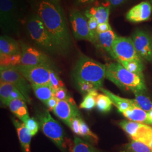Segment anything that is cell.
I'll return each instance as SVG.
<instances>
[{
  "label": "cell",
  "instance_id": "obj_1",
  "mask_svg": "<svg viewBox=\"0 0 152 152\" xmlns=\"http://www.w3.org/2000/svg\"><path fill=\"white\" fill-rule=\"evenodd\" d=\"M31 6L48 30L59 54H67L72 48V41L61 5L50 0H32Z\"/></svg>",
  "mask_w": 152,
  "mask_h": 152
},
{
  "label": "cell",
  "instance_id": "obj_2",
  "mask_svg": "<svg viewBox=\"0 0 152 152\" xmlns=\"http://www.w3.org/2000/svg\"><path fill=\"white\" fill-rule=\"evenodd\" d=\"M106 65V78L125 91L143 92L147 90L144 77L127 71L118 62Z\"/></svg>",
  "mask_w": 152,
  "mask_h": 152
},
{
  "label": "cell",
  "instance_id": "obj_3",
  "mask_svg": "<svg viewBox=\"0 0 152 152\" xmlns=\"http://www.w3.org/2000/svg\"><path fill=\"white\" fill-rule=\"evenodd\" d=\"M106 65L81 55L75 65L73 77L76 83L87 82L102 88L106 78Z\"/></svg>",
  "mask_w": 152,
  "mask_h": 152
},
{
  "label": "cell",
  "instance_id": "obj_4",
  "mask_svg": "<svg viewBox=\"0 0 152 152\" xmlns=\"http://www.w3.org/2000/svg\"><path fill=\"white\" fill-rule=\"evenodd\" d=\"M24 15L22 0H0V27L6 35L19 32Z\"/></svg>",
  "mask_w": 152,
  "mask_h": 152
},
{
  "label": "cell",
  "instance_id": "obj_5",
  "mask_svg": "<svg viewBox=\"0 0 152 152\" xmlns=\"http://www.w3.org/2000/svg\"><path fill=\"white\" fill-rule=\"evenodd\" d=\"M26 28L28 36L39 48L51 54H59L48 30L39 16L34 12L27 18Z\"/></svg>",
  "mask_w": 152,
  "mask_h": 152
},
{
  "label": "cell",
  "instance_id": "obj_6",
  "mask_svg": "<svg viewBox=\"0 0 152 152\" xmlns=\"http://www.w3.org/2000/svg\"><path fill=\"white\" fill-rule=\"evenodd\" d=\"M69 16L73 37L77 39L86 40L95 45L97 35L91 32L87 18L84 14L77 9H72L69 12Z\"/></svg>",
  "mask_w": 152,
  "mask_h": 152
},
{
  "label": "cell",
  "instance_id": "obj_7",
  "mask_svg": "<svg viewBox=\"0 0 152 152\" xmlns=\"http://www.w3.org/2000/svg\"><path fill=\"white\" fill-rule=\"evenodd\" d=\"M38 118L44 134L63 151L64 148V133L60 124L51 117L48 110L39 114Z\"/></svg>",
  "mask_w": 152,
  "mask_h": 152
},
{
  "label": "cell",
  "instance_id": "obj_8",
  "mask_svg": "<svg viewBox=\"0 0 152 152\" xmlns=\"http://www.w3.org/2000/svg\"><path fill=\"white\" fill-rule=\"evenodd\" d=\"M1 81L12 84L22 93L28 103H31L30 92L32 86L29 85L26 78L15 67H2L0 71Z\"/></svg>",
  "mask_w": 152,
  "mask_h": 152
},
{
  "label": "cell",
  "instance_id": "obj_9",
  "mask_svg": "<svg viewBox=\"0 0 152 152\" xmlns=\"http://www.w3.org/2000/svg\"><path fill=\"white\" fill-rule=\"evenodd\" d=\"M114 59L117 61L137 60L142 61L141 57L136 51L132 39L130 37H115L112 45Z\"/></svg>",
  "mask_w": 152,
  "mask_h": 152
},
{
  "label": "cell",
  "instance_id": "obj_10",
  "mask_svg": "<svg viewBox=\"0 0 152 152\" xmlns=\"http://www.w3.org/2000/svg\"><path fill=\"white\" fill-rule=\"evenodd\" d=\"M16 68L28 81L35 85H49L50 70L53 68L49 65L24 66L19 65Z\"/></svg>",
  "mask_w": 152,
  "mask_h": 152
},
{
  "label": "cell",
  "instance_id": "obj_11",
  "mask_svg": "<svg viewBox=\"0 0 152 152\" xmlns=\"http://www.w3.org/2000/svg\"><path fill=\"white\" fill-rule=\"evenodd\" d=\"M22 59L20 65L24 66L49 65L53 67V63L45 53L28 44L20 42Z\"/></svg>",
  "mask_w": 152,
  "mask_h": 152
},
{
  "label": "cell",
  "instance_id": "obj_12",
  "mask_svg": "<svg viewBox=\"0 0 152 152\" xmlns=\"http://www.w3.org/2000/svg\"><path fill=\"white\" fill-rule=\"evenodd\" d=\"M136 51L141 59L152 60V38L146 32L137 29L132 36Z\"/></svg>",
  "mask_w": 152,
  "mask_h": 152
},
{
  "label": "cell",
  "instance_id": "obj_13",
  "mask_svg": "<svg viewBox=\"0 0 152 152\" xmlns=\"http://www.w3.org/2000/svg\"><path fill=\"white\" fill-rule=\"evenodd\" d=\"M152 6L148 1H143L132 7L126 15L129 22L140 23L148 20L152 14Z\"/></svg>",
  "mask_w": 152,
  "mask_h": 152
},
{
  "label": "cell",
  "instance_id": "obj_14",
  "mask_svg": "<svg viewBox=\"0 0 152 152\" xmlns=\"http://www.w3.org/2000/svg\"><path fill=\"white\" fill-rule=\"evenodd\" d=\"M54 114L65 124L73 117H79L80 112L76 107L73 100L70 98L68 100H59L53 110Z\"/></svg>",
  "mask_w": 152,
  "mask_h": 152
},
{
  "label": "cell",
  "instance_id": "obj_15",
  "mask_svg": "<svg viewBox=\"0 0 152 152\" xmlns=\"http://www.w3.org/2000/svg\"><path fill=\"white\" fill-rule=\"evenodd\" d=\"M100 90L110 98L113 104L117 107L121 113L132 107L139 108L135 99H129L121 98L102 87L100 89Z\"/></svg>",
  "mask_w": 152,
  "mask_h": 152
},
{
  "label": "cell",
  "instance_id": "obj_16",
  "mask_svg": "<svg viewBox=\"0 0 152 152\" xmlns=\"http://www.w3.org/2000/svg\"><path fill=\"white\" fill-rule=\"evenodd\" d=\"M22 53L20 45L8 35L0 37V55H11Z\"/></svg>",
  "mask_w": 152,
  "mask_h": 152
},
{
  "label": "cell",
  "instance_id": "obj_17",
  "mask_svg": "<svg viewBox=\"0 0 152 152\" xmlns=\"http://www.w3.org/2000/svg\"><path fill=\"white\" fill-rule=\"evenodd\" d=\"M16 128L18 137L24 152H31V142L32 135L24 123L20 122L16 119H12Z\"/></svg>",
  "mask_w": 152,
  "mask_h": 152
},
{
  "label": "cell",
  "instance_id": "obj_18",
  "mask_svg": "<svg viewBox=\"0 0 152 152\" xmlns=\"http://www.w3.org/2000/svg\"><path fill=\"white\" fill-rule=\"evenodd\" d=\"M116 37L117 36L112 29L106 32L99 33H97L96 42L95 45L103 49L114 58L112 47Z\"/></svg>",
  "mask_w": 152,
  "mask_h": 152
},
{
  "label": "cell",
  "instance_id": "obj_19",
  "mask_svg": "<svg viewBox=\"0 0 152 152\" xmlns=\"http://www.w3.org/2000/svg\"><path fill=\"white\" fill-rule=\"evenodd\" d=\"M125 117L132 121L152 125V121L147 112L139 107H132L121 113Z\"/></svg>",
  "mask_w": 152,
  "mask_h": 152
},
{
  "label": "cell",
  "instance_id": "obj_20",
  "mask_svg": "<svg viewBox=\"0 0 152 152\" xmlns=\"http://www.w3.org/2000/svg\"><path fill=\"white\" fill-rule=\"evenodd\" d=\"M83 14L87 18L90 16L95 18L99 24L109 23L110 8L104 5L94 6L86 10Z\"/></svg>",
  "mask_w": 152,
  "mask_h": 152
},
{
  "label": "cell",
  "instance_id": "obj_21",
  "mask_svg": "<svg viewBox=\"0 0 152 152\" xmlns=\"http://www.w3.org/2000/svg\"><path fill=\"white\" fill-rule=\"evenodd\" d=\"M7 106L9 107L11 112L22 121L29 117L26 101L22 99H16L12 100L8 103Z\"/></svg>",
  "mask_w": 152,
  "mask_h": 152
},
{
  "label": "cell",
  "instance_id": "obj_22",
  "mask_svg": "<svg viewBox=\"0 0 152 152\" xmlns=\"http://www.w3.org/2000/svg\"><path fill=\"white\" fill-rule=\"evenodd\" d=\"M31 86L36 96L44 104L54 96V90L50 85L31 84Z\"/></svg>",
  "mask_w": 152,
  "mask_h": 152
},
{
  "label": "cell",
  "instance_id": "obj_23",
  "mask_svg": "<svg viewBox=\"0 0 152 152\" xmlns=\"http://www.w3.org/2000/svg\"><path fill=\"white\" fill-rule=\"evenodd\" d=\"M132 139L140 141L149 146L152 140V127L141 124Z\"/></svg>",
  "mask_w": 152,
  "mask_h": 152
},
{
  "label": "cell",
  "instance_id": "obj_24",
  "mask_svg": "<svg viewBox=\"0 0 152 152\" xmlns=\"http://www.w3.org/2000/svg\"><path fill=\"white\" fill-rule=\"evenodd\" d=\"M121 152H152V149L142 142L132 140L125 145Z\"/></svg>",
  "mask_w": 152,
  "mask_h": 152
},
{
  "label": "cell",
  "instance_id": "obj_25",
  "mask_svg": "<svg viewBox=\"0 0 152 152\" xmlns=\"http://www.w3.org/2000/svg\"><path fill=\"white\" fill-rule=\"evenodd\" d=\"M120 63L125 69L127 71L133 73L136 75L144 77L143 69L144 66L142 61L137 60H130V61H117Z\"/></svg>",
  "mask_w": 152,
  "mask_h": 152
},
{
  "label": "cell",
  "instance_id": "obj_26",
  "mask_svg": "<svg viewBox=\"0 0 152 152\" xmlns=\"http://www.w3.org/2000/svg\"><path fill=\"white\" fill-rule=\"evenodd\" d=\"M22 59V53L17 54L5 55H0L1 68L2 67H15L20 65Z\"/></svg>",
  "mask_w": 152,
  "mask_h": 152
},
{
  "label": "cell",
  "instance_id": "obj_27",
  "mask_svg": "<svg viewBox=\"0 0 152 152\" xmlns=\"http://www.w3.org/2000/svg\"><path fill=\"white\" fill-rule=\"evenodd\" d=\"M16 87L12 84L9 82L1 81L0 82V98L2 103L7 105L10 101V97L11 92Z\"/></svg>",
  "mask_w": 152,
  "mask_h": 152
},
{
  "label": "cell",
  "instance_id": "obj_28",
  "mask_svg": "<svg viewBox=\"0 0 152 152\" xmlns=\"http://www.w3.org/2000/svg\"><path fill=\"white\" fill-rule=\"evenodd\" d=\"M112 101L107 95L99 94L96 98V107L100 112L102 113L108 112L112 109Z\"/></svg>",
  "mask_w": 152,
  "mask_h": 152
},
{
  "label": "cell",
  "instance_id": "obj_29",
  "mask_svg": "<svg viewBox=\"0 0 152 152\" xmlns=\"http://www.w3.org/2000/svg\"><path fill=\"white\" fill-rule=\"evenodd\" d=\"M98 91H92L88 92L84 97L83 101L80 105V108L86 110H91L96 106V98L98 97Z\"/></svg>",
  "mask_w": 152,
  "mask_h": 152
},
{
  "label": "cell",
  "instance_id": "obj_30",
  "mask_svg": "<svg viewBox=\"0 0 152 152\" xmlns=\"http://www.w3.org/2000/svg\"><path fill=\"white\" fill-rule=\"evenodd\" d=\"M135 96V100L138 104L139 108L142 109L147 112L152 110V102L151 100L145 96L142 92H134Z\"/></svg>",
  "mask_w": 152,
  "mask_h": 152
},
{
  "label": "cell",
  "instance_id": "obj_31",
  "mask_svg": "<svg viewBox=\"0 0 152 152\" xmlns=\"http://www.w3.org/2000/svg\"><path fill=\"white\" fill-rule=\"evenodd\" d=\"M141 123L132 121H122L120 122L121 127L130 136L132 139L136 134Z\"/></svg>",
  "mask_w": 152,
  "mask_h": 152
},
{
  "label": "cell",
  "instance_id": "obj_32",
  "mask_svg": "<svg viewBox=\"0 0 152 152\" xmlns=\"http://www.w3.org/2000/svg\"><path fill=\"white\" fill-rule=\"evenodd\" d=\"M71 152H98L86 142L75 137L74 144Z\"/></svg>",
  "mask_w": 152,
  "mask_h": 152
},
{
  "label": "cell",
  "instance_id": "obj_33",
  "mask_svg": "<svg viewBox=\"0 0 152 152\" xmlns=\"http://www.w3.org/2000/svg\"><path fill=\"white\" fill-rule=\"evenodd\" d=\"M80 136L84 137L94 143H96L98 142V138L96 135H95L90 128L87 126V124L81 119V127H80Z\"/></svg>",
  "mask_w": 152,
  "mask_h": 152
},
{
  "label": "cell",
  "instance_id": "obj_34",
  "mask_svg": "<svg viewBox=\"0 0 152 152\" xmlns=\"http://www.w3.org/2000/svg\"><path fill=\"white\" fill-rule=\"evenodd\" d=\"M49 85L54 91L61 87H64L63 82L60 80L58 73L53 68H51L50 70V79Z\"/></svg>",
  "mask_w": 152,
  "mask_h": 152
},
{
  "label": "cell",
  "instance_id": "obj_35",
  "mask_svg": "<svg viewBox=\"0 0 152 152\" xmlns=\"http://www.w3.org/2000/svg\"><path fill=\"white\" fill-rule=\"evenodd\" d=\"M76 83L80 91H81L82 94H87L88 92H91L92 91H98L100 90L99 87L95 85V84L90 82H81Z\"/></svg>",
  "mask_w": 152,
  "mask_h": 152
},
{
  "label": "cell",
  "instance_id": "obj_36",
  "mask_svg": "<svg viewBox=\"0 0 152 152\" xmlns=\"http://www.w3.org/2000/svg\"><path fill=\"white\" fill-rule=\"evenodd\" d=\"M26 126L28 130L30 132L32 136H34L38 132V124L37 121L33 118L29 117L22 121Z\"/></svg>",
  "mask_w": 152,
  "mask_h": 152
},
{
  "label": "cell",
  "instance_id": "obj_37",
  "mask_svg": "<svg viewBox=\"0 0 152 152\" xmlns=\"http://www.w3.org/2000/svg\"><path fill=\"white\" fill-rule=\"evenodd\" d=\"M81 118L79 117H75L69 120L66 125H68L73 132L77 135H80V127H81Z\"/></svg>",
  "mask_w": 152,
  "mask_h": 152
},
{
  "label": "cell",
  "instance_id": "obj_38",
  "mask_svg": "<svg viewBox=\"0 0 152 152\" xmlns=\"http://www.w3.org/2000/svg\"><path fill=\"white\" fill-rule=\"evenodd\" d=\"M54 96L59 100H68L70 97L67 95L64 87H61L54 91Z\"/></svg>",
  "mask_w": 152,
  "mask_h": 152
},
{
  "label": "cell",
  "instance_id": "obj_39",
  "mask_svg": "<svg viewBox=\"0 0 152 152\" xmlns=\"http://www.w3.org/2000/svg\"><path fill=\"white\" fill-rule=\"evenodd\" d=\"M88 20V27L91 32L95 35H97V28H98L99 23L97 20L92 16L88 17L87 18Z\"/></svg>",
  "mask_w": 152,
  "mask_h": 152
},
{
  "label": "cell",
  "instance_id": "obj_40",
  "mask_svg": "<svg viewBox=\"0 0 152 152\" xmlns=\"http://www.w3.org/2000/svg\"><path fill=\"white\" fill-rule=\"evenodd\" d=\"M127 0H104L105 4L104 5L110 8L117 7L122 5Z\"/></svg>",
  "mask_w": 152,
  "mask_h": 152
},
{
  "label": "cell",
  "instance_id": "obj_41",
  "mask_svg": "<svg viewBox=\"0 0 152 152\" xmlns=\"http://www.w3.org/2000/svg\"><path fill=\"white\" fill-rule=\"evenodd\" d=\"M59 102V100L55 97L53 96L52 98H50V99H49L45 104L46 105V107H48V108L50 110H54L55 108L56 107L57 104Z\"/></svg>",
  "mask_w": 152,
  "mask_h": 152
},
{
  "label": "cell",
  "instance_id": "obj_42",
  "mask_svg": "<svg viewBox=\"0 0 152 152\" xmlns=\"http://www.w3.org/2000/svg\"><path fill=\"white\" fill-rule=\"evenodd\" d=\"M111 29H112V27L110 26L109 23H104L99 24L98 28H97V33L106 32Z\"/></svg>",
  "mask_w": 152,
  "mask_h": 152
},
{
  "label": "cell",
  "instance_id": "obj_43",
  "mask_svg": "<svg viewBox=\"0 0 152 152\" xmlns=\"http://www.w3.org/2000/svg\"><path fill=\"white\" fill-rule=\"evenodd\" d=\"M97 0H75V4L77 6H83L91 4Z\"/></svg>",
  "mask_w": 152,
  "mask_h": 152
},
{
  "label": "cell",
  "instance_id": "obj_44",
  "mask_svg": "<svg viewBox=\"0 0 152 152\" xmlns=\"http://www.w3.org/2000/svg\"><path fill=\"white\" fill-rule=\"evenodd\" d=\"M50 1H51L54 2L56 3V4H60V5L61 0H50Z\"/></svg>",
  "mask_w": 152,
  "mask_h": 152
},
{
  "label": "cell",
  "instance_id": "obj_45",
  "mask_svg": "<svg viewBox=\"0 0 152 152\" xmlns=\"http://www.w3.org/2000/svg\"><path fill=\"white\" fill-rule=\"evenodd\" d=\"M149 147H151V148L152 149V141H151V144H150V145H149Z\"/></svg>",
  "mask_w": 152,
  "mask_h": 152
},
{
  "label": "cell",
  "instance_id": "obj_46",
  "mask_svg": "<svg viewBox=\"0 0 152 152\" xmlns=\"http://www.w3.org/2000/svg\"><path fill=\"white\" fill-rule=\"evenodd\" d=\"M150 2H150V3H151V4H152V0H150Z\"/></svg>",
  "mask_w": 152,
  "mask_h": 152
},
{
  "label": "cell",
  "instance_id": "obj_47",
  "mask_svg": "<svg viewBox=\"0 0 152 152\" xmlns=\"http://www.w3.org/2000/svg\"></svg>",
  "mask_w": 152,
  "mask_h": 152
}]
</instances>
